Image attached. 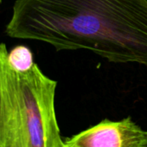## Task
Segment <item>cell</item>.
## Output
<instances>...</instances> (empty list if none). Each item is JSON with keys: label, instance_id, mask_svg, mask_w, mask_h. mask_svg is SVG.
Returning a JSON list of instances; mask_svg holds the SVG:
<instances>
[{"label": "cell", "instance_id": "obj_5", "mask_svg": "<svg viewBox=\"0 0 147 147\" xmlns=\"http://www.w3.org/2000/svg\"><path fill=\"white\" fill-rule=\"evenodd\" d=\"M2 2V0H0V3H1Z\"/></svg>", "mask_w": 147, "mask_h": 147}, {"label": "cell", "instance_id": "obj_2", "mask_svg": "<svg viewBox=\"0 0 147 147\" xmlns=\"http://www.w3.org/2000/svg\"><path fill=\"white\" fill-rule=\"evenodd\" d=\"M8 55L0 43V147H64L55 107L57 82L36 63L16 72Z\"/></svg>", "mask_w": 147, "mask_h": 147}, {"label": "cell", "instance_id": "obj_3", "mask_svg": "<svg viewBox=\"0 0 147 147\" xmlns=\"http://www.w3.org/2000/svg\"><path fill=\"white\" fill-rule=\"evenodd\" d=\"M64 147H147V131L131 117L103 119L64 141Z\"/></svg>", "mask_w": 147, "mask_h": 147}, {"label": "cell", "instance_id": "obj_4", "mask_svg": "<svg viewBox=\"0 0 147 147\" xmlns=\"http://www.w3.org/2000/svg\"><path fill=\"white\" fill-rule=\"evenodd\" d=\"M8 61L11 67L18 73L29 70L34 65L33 54L28 47L17 46L9 52Z\"/></svg>", "mask_w": 147, "mask_h": 147}, {"label": "cell", "instance_id": "obj_1", "mask_svg": "<svg viewBox=\"0 0 147 147\" xmlns=\"http://www.w3.org/2000/svg\"><path fill=\"white\" fill-rule=\"evenodd\" d=\"M5 32L147 67V0H16Z\"/></svg>", "mask_w": 147, "mask_h": 147}]
</instances>
